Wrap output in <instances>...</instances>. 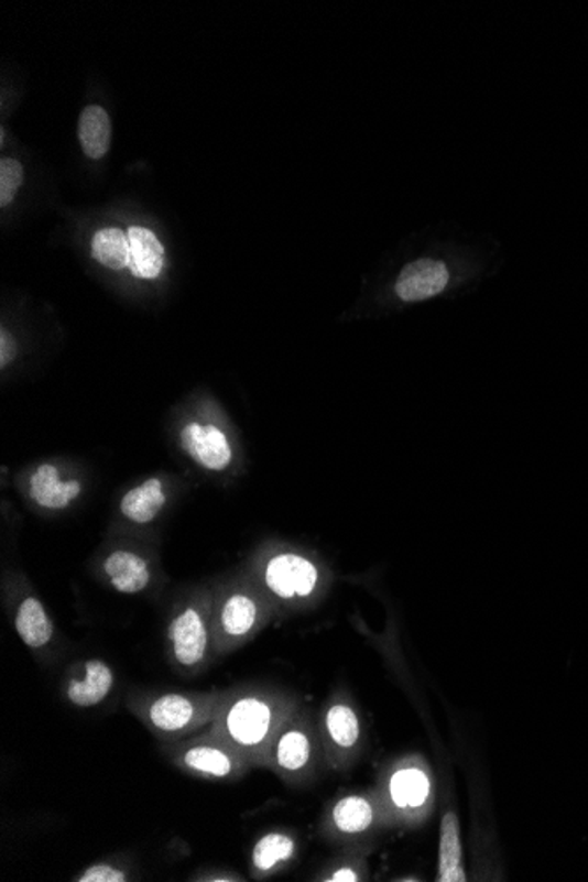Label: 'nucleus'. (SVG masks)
I'll use <instances>...</instances> for the list:
<instances>
[{
	"label": "nucleus",
	"mask_w": 588,
	"mask_h": 882,
	"mask_svg": "<svg viewBox=\"0 0 588 882\" xmlns=\"http://www.w3.org/2000/svg\"><path fill=\"white\" fill-rule=\"evenodd\" d=\"M293 716V705L282 694L261 687L225 690L216 719L207 731L228 743L251 766H269L273 743Z\"/></svg>",
	"instance_id": "obj_1"
},
{
	"label": "nucleus",
	"mask_w": 588,
	"mask_h": 882,
	"mask_svg": "<svg viewBox=\"0 0 588 882\" xmlns=\"http://www.w3.org/2000/svg\"><path fill=\"white\" fill-rule=\"evenodd\" d=\"M222 699L225 690H140L129 696L128 707L150 733L167 743L207 729L216 719Z\"/></svg>",
	"instance_id": "obj_2"
},
{
	"label": "nucleus",
	"mask_w": 588,
	"mask_h": 882,
	"mask_svg": "<svg viewBox=\"0 0 588 882\" xmlns=\"http://www.w3.org/2000/svg\"><path fill=\"white\" fill-rule=\"evenodd\" d=\"M163 752L176 769L199 781L233 782L252 769L242 755L210 731L167 742Z\"/></svg>",
	"instance_id": "obj_3"
},
{
	"label": "nucleus",
	"mask_w": 588,
	"mask_h": 882,
	"mask_svg": "<svg viewBox=\"0 0 588 882\" xmlns=\"http://www.w3.org/2000/svg\"><path fill=\"white\" fill-rule=\"evenodd\" d=\"M166 654L173 669L185 676L207 672L214 655V636L207 613L198 606H185L167 625Z\"/></svg>",
	"instance_id": "obj_4"
},
{
	"label": "nucleus",
	"mask_w": 588,
	"mask_h": 882,
	"mask_svg": "<svg viewBox=\"0 0 588 882\" xmlns=\"http://www.w3.org/2000/svg\"><path fill=\"white\" fill-rule=\"evenodd\" d=\"M316 737L311 722L300 717H290L273 743L269 766L281 773L282 777L303 778L316 763Z\"/></svg>",
	"instance_id": "obj_5"
},
{
	"label": "nucleus",
	"mask_w": 588,
	"mask_h": 882,
	"mask_svg": "<svg viewBox=\"0 0 588 882\" xmlns=\"http://www.w3.org/2000/svg\"><path fill=\"white\" fill-rule=\"evenodd\" d=\"M260 605L251 594L231 592L217 611L214 655L228 654L249 640L260 625Z\"/></svg>",
	"instance_id": "obj_6"
},
{
	"label": "nucleus",
	"mask_w": 588,
	"mask_h": 882,
	"mask_svg": "<svg viewBox=\"0 0 588 882\" xmlns=\"http://www.w3.org/2000/svg\"><path fill=\"white\" fill-rule=\"evenodd\" d=\"M263 580L273 596L291 601L314 594L319 584V571L307 557L281 554L266 563Z\"/></svg>",
	"instance_id": "obj_7"
},
{
	"label": "nucleus",
	"mask_w": 588,
	"mask_h": 882,
	"mask_svg": "<svg viewBox=\"0 0 588 882\" xmlns=\"http://www.w3.org/2000/svg\"><path fill=\"white\" fill-rule=\"evenodd\" d=\"M115 687L113 667L101 658H88L79 667L73 669L62 685V694L73 707H99Z\"/></svg>",
	"instance_id": "obj_8"
},
{
	"label": "nucleus",
	"mask_w": 588,
	"mask_h": 882,
	"mask_svg": "<svg viewBox=\"0 0 588 882\" xmlns=\"http://www.w3.org/2000/svg\"><path fill=\"white\" fill-rule=\"evenodd\" d=\"M181 446L199 467L211 472L226 470L233 461L231 444L216 425H185L181 432Z\"/></svg>",
	"instance_id": "obj_9"
},
{
	"label": "nucleus",
	"mask_w": 588,
	"mask_h": 882,
	"mask_svg": "<svg viewBox=\"0 0 588 882\" xmlns=\"http://www.w3.org/2000/svg\"><path fill=\"white\" fill-rule=\"evenodd\" d=\"M81 492L84 484L79 483L78 479L64 481L53 464L37 467L29 479V497L44 511L67 510Z\"/></svg>",
	"instance_id": "obj_10"
},
{
	"label": "nucleus",
	"mask_w": 588,
	"mask_h": 882,
	"mask_svg": "<svg viewBox=\"0 0 588 882\" xmlns=\"http://www.w3.org/2000/svg\"><path fill=\"white\" fill-rule=\"evenodd\" d=\"M448 282L446 264L435 260H417L402 270L396 279L395 291L404 302H422L439 294L448 286Z\"/></svg>",
	"instance_id": "obj_11"
},
{
	"label": "nucleus",
	"mask_w": 588,
	"mask_h": 882,
	"mask_svg": "<svg viewBox=\"0 0 588 882\" xmlns=\"http://www.w3.org/2000/svg\"><path fill=\"white\" fill-rule=\"evenodd\" d=\"M102 573L117 592L141 594L152 584L149 560L131 549H115L102 563Z\"/></svg>",
	"instance_id": "obj_12"
},
{
	"label": "nucleus",
	"mask_w": 588,
	"mask_h": 882,
	"mask_svg": "<svg viewBox=\"0 0 588 882\" xmlns=\"http://www.w3.org/2000/svg\"><path fill=\"white\" fill-rule=\"evenodd\" d=\"M432 795L428 773L420 766H400L388 778V798L402 814L422 810Z\"/></svg>",
	"instance_id": "obj_13"
},
{
	"label": "nucleus",
	"mask_w": 588,
	"mask_h": 882,
	"mask_svg": "<svg viewBox=\"0 0 588 882\" xmlns=\"http://www.w3.org/2000/svg\"><path fill=\"white\" fill-rule=\"evenodd\" d=\"M326 740L337 754L347 755L355 751L361 740V722L358 711L347 701H334L326 708L323 717Z\"/></svg>",
	"instance_id": "obj_14"
},
{
	"label": "nucleus",
	"mask_w": 588,
	"mask_h": 882,
	"mask_svg": "<svg viewBox=\"0 0 588 882\" xmlns=\"http://www.w3.org/2000/svg\"><path fill=\"white\" fill-rule=\"evenodd\" d=\"M129 243H131V261H129V272L137 279L143 281H155L161 277L164 270V247L155 237L154 231L146 228L129 229Z\"/></svg>",
	"instance_id": "obj_15"
},
{
	"label": "nucleus",
	"mask_w": 588,
	"mask_h": 882,
	"mask_svg": "<svg viewBox=\"0 0 588 882\" xmlns=\"http://www.w3.org/2000/svg\"><path fill=\"white\" fill-rule=\"evenodd\" d=\"M167 502L164 483L159 478H150L131 488L120 501V513L134 525L154 522Z\"/></svg>",
	"instance_id": "obj_16"
},
{
	"label": "nucleus",
	"mask_w": 588,
	"mask_h": 882,
	"mask_svg": "<svg viewBox=\"0 0 588 882\" xmlns=\"http://www.w3.org/2000/svg\"><path fill=\"white\" fill-rule=\"evenodd\" d=\"M18 636L31 650H43L55 634V625L37 597L29 596L18 606L14 614Z\"/></svg>",
	"instance_id": "obj_17"
},
{
	"label": "nucleus",
	"mask_w": 588,
	"mask_h": 882,
	"mask_svg": "<svg viewBox=\"0 0 588 882\" xmlns=\"http://www.w3.org/2000/svg\"><path fill=\"white\" fill-rule=\"evenodd\" d=\"M296 857V840L287 834L272 831L254 843L251 867L255 878H269Z\"/></svg>",
	"instance_id": "obj_18"
},
{
	"label": "nucleus",
	"mask_w": 588,
	"mask_h": 882,
	"mask_svg": "<svg viewBox=\"0 0 588 882\" xmlns=\"http://www.w3.org/2000/svg\"><path fill=\"white\" fill-rule=\"evenodd\" d=\"M329 821L338 835H361L375 823V807L367 796L347 795L331 807Z\"/></svg>",
	"instance_id": "obj_19"
},
{
	"label": "nucleus",
	"mask_w": 588,
	"mask_h": 882,
	"mask_svg": "<svg viewBox=\"0 0 588 882\" xmlns=\"http://www.w3.org/2000/svg\"><path fill=\"white\" fill-rule=\"evenodd\" d=\"M439 882L467 881L464 858H461L460 825L455 813L444 814L440 823Z\"/></svg>",
	"instance_id": "obj_20"
},
{
	"label": "nucleus",
	"mask_w": 588,
	"mask_h": 882,
	"mask_svg": "<svg viewBox=\"0 0 588 882\" xmlns=\"http://www.w3.org/2000/svg\"><path fill=\"white\" fill-rule=\"evenodd\" d=\"M78 138L79 145H81V150H84L87 157L94 159V161L105 157L106 152L110 150L111 143L110 115L106 113L105 108L92 105L87 106L81 111L78 122Z\"/></svg>",
	"instance_id": "obj_21"
},
{
	"label": "nucleus",
	"mask_w": 588,
	"mask_h": 882,
	"mask_svg": "<svg viewBox=\"0 0 588 882\" xmlns=\"http://www.w3.org/2000/svg\"><path fill=\"white\" fill-rule=\"evenodd\" d=\"M92 255L97 263L106 269L120 270L129 269L131 261V243L129 235L123 233L119 228H105L97 231L92 238Z\"/></svg>",
	"instance_id": "obj_22"
},
{
	"label": "nucleus",
	"mask_w": 588,
	"mask_h": 882,
	"mask_svg": "<svg viewBox=\"0 0 588 882\" xmlns=\"http://www.w3.org/2000/svg\"><path fill=\"white\" fill-rule=\"evenodd\" d=\"M23 166L17 159L4 157L0 161V205L8 207L13 203L18 189L22 187Z\"/></svg>",
	"instance_id": "obj_23"
},
{
	"label": "nucleus",
	"mask_w": 588,
	"mask_h": 882,
	"mask_svg": "<svg viewBox=\"0 0 588 882\" xmlns=\"http://www.w3.org/2000/svg\"><path fill=\"white\" fill-rule=\"evenodd\" d=\"M128 870L117 865L113 861H101L85 869L76 875L78 882H128L131 881Z\"/></svg>",
	"instance_id": "obj_24"
},
{
	"label": "nucleus",
	"mask_w": 588,
	"mask_h": 882,
	"mask_svg": "<svg viewBox=\"0 0 588 882\" xmlns=\"http://www.w3.org/2000/svg\"><path fill=\"white\" fill-rule=\"evenodd\" d=\"M360 872L358 870L352 869L351 865H344L340 869L334 870L325 881L329 882H356L360 881Z\"/></svg>",
	"instance_id": "obj_25"
},
{
	"label": "nucleus",
	"mask_w": 588,
	"mask_h": 882,
	"mask_svg": "<svg viewBox=\"0 0 588 882\" xmlns=\"http://www.w3.org/2000/svg\"><path fill=\"white\" fill-rule=\"evenodd\" d=\"M14 356V344L13 340H9L8 334L2 331L0 335V364L6 367L9 363V360H13Z\"/></svg>",
	"instance_id": "obj_26"
},
{
	"label": "nucleus",
	"mask_w": 588,
	"mask_h": 882,
	"mask_svg": "<svg viewBox=\"0 0 588 882\" xmlns=\"http://www.w3.org/2000/svg\"><path fill=\"white\" fill-rule=\"evenodd\" d=\"M196 881L235 882V881H243V879L242 878H238V875H233V874H207V875H203L202 879H196Z\"/></svg>",
	"instance_id": "obj_27"
}]
</instances>
